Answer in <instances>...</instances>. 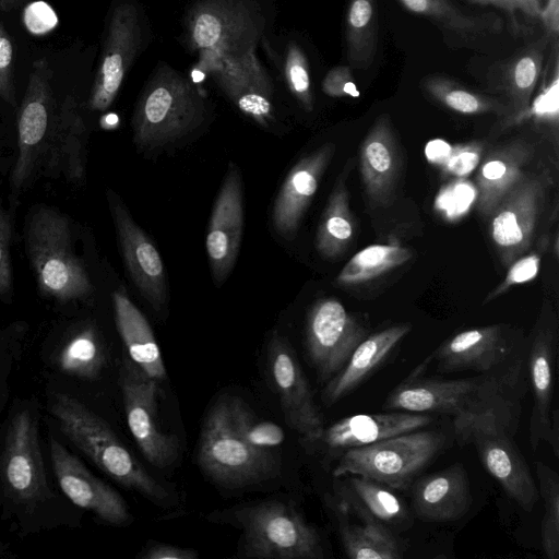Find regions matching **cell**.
Masks as SVG:
<instances>
[{"mask_svg":"<svg viewBox=\"0 0 559 559\" xmlns=\"http://www.w3.org/2000/svg\"><path fill=\"white\" fill-rule=\"evenodd\" d=\"M136 7L118 3L110 15L98 70L90 96L93 110L107 109L142 45V27Z\"/></svg>","mask_w":559,"mask_h":559,"instance_id":"2e32d148","label":"cell"},{"mask_svg":"<svg viewBox=\"0 0 559 559\" xmlns=\"http://www.w3.org/2000/svg\"><path fill=\"white\" fill-rule=\"evenodd\" d=\"M367 335L366 326L340 300H318L307 317L306 349L319 380L332 379Z\"/></svg>","mask_w":559,"mask_h":559,"instance_id":"8fae6325","label":"cell"},{"mask_svg":"<svg viewBox=\"0 0 559 559\" xmlns=\"http://www.w3.org/2000/svg\"><path fill=\"white\" fill-rule=\"evenodd\" d=\"M340 539L353 559H400L404 549L385 523L349 498L331 497Z\"/></svg>","mask_w":559,"mask_h":559,"instance_id":"7402d4cb","label":"cell"},{"mask_svg":"<svg viewBox=\"0 0 559 559\" xmlns=\"http://www.w3.org/2000/svg\"><path fill=\"white\" fill-rule=\"evenodd\" d=\"M535 472L544 503L542 547L548 559H559V476L543 462L535 463Z\"/></svg>","mask_w":559,"mask_h":559,"instance_id":"f35d334b","label":"cell"},{"mask_svg":"<svg viewBox=\"0 0 559 559\" xmlns=\"http://www.w3.org/2000/svg\"><path fill=\"white\" fill-rule=\"evenodd\" d=\"M85 126L72 97H67L56 122L47 164L60 169L71 180L84 173L83 147Z\"/></svg>","mask_w":559,"mask_h":559,"instance_id":"d6a6232c","label":"cell"},{"mask_svg":"<svg viewBox=\"0 0 559 559\" xmlns=\"http://www.w3.org/2000/svg\"><path fill=\"white\" fill-rule=\"evenodd\" d=\"M538 19L551 39H557L559 34V0H546L540 8Z\"/></svg>","mask_w":559,"mask_h":559,"instance_id":"f907efd6","label":"cell"},{"mask_svg":"<svg viewBox=\"0 0 559 559\" xmlns=\"http://www.w3.org/2000/svg\"><path fill=\"white\" fill-rule=\"evenodd\" d=\"M525 355L533 392L530 443L535 451L545 441L554 408L557 333L551 324L537 326Z\"/></svg>","mask_w":559,"mask_h":559,"instance_id":"d4e9b609","label":"cell"},{"mask_svg":"<svg viewBox=\"0 0 559 559\" xmlns=\"http://www.w3.org/2000/svg\"><path fill=\"white\" fill-rule=\"evenodd\" d=\"M227 405L233 428L251 447L271 450L285 440V432L278 425L258 418L243 400L229 397Z\"/></svg>","mask_w":559,"mask_h":559,"instance_id":"ab89813d","label":"cell"},{"mask_svg":"<svg viewBox=\"0 0 559 559\" xmlns=\"http://www.w3.org/2000/svg\"><path fill=\"white\" fill-rule=\"evenodd\" d=\"M432 354L386 396L383 408L453 416L455 432L473 418L493 413L519 421L523 373L480 376L454 380L426 378Z\"/></svg>","mask_w":559,"mask_h":559,"instance_id":"6da1fadb","label":"cell"},{"mask_svg":"<svg viewBox=\"0 0 559 559\" xmlns=\"http://www.w3.org/2000/svg\"><path fill=\"white\" fill-rule=\"evenodd\" d=\"M472 504L466 471L461 464L418 479L413 488L415 514L429 522H448L462 518Z\"/></svg>","mask_w":559,"mask_h":559,"instance_id":"484cf974","label":"cell"},{"mask_svg":"<svg viewBox=\"0 0 559 559\" xmlns=\"http://www.w3.org/2000/svg\"><path fill=\"white\" fill-rule=\"evenodd\" d=\"M24 23L27 29L36 35L45 34L58 23L55 11L46 2H33L24 11Z\"/></svg>","mask_w":559,"mask_h":559,"instance_id":"7dc6e473","label":"cell"},{"mask_svg":"<svg viewBox=\"0 0 559 559\" xmlns=\"http://www.w3.org/2000/svg\"><path fill=\"white\" fill-rule=\"evenodd\" d=\"M518 421L488 413L473 418L456 431L460 443L472 442L487 472L525 511H532L538 488L513 435Z\"/></svg>","mask_w":559,"mask_h":559,"instance_id":"ba28073f","label":"cell"},{"mask_svg":"<svg viewBox=\"0 0 559 559\" xmlns=\"http://www.w3.org/2000/svg\"><path fill=\"white\" fill-rule=\"evenodd\" d=\"M25 241L40 292L58 301L83 299L92 293L90 276L73 252L68 219L47 205L34 209Z\"/></svg>","mask_w":559,"mask_h":559,"instance_id":"3957f363","label":"cell"},{"mask_svg":"<svg viewBox=\"0 0 559 559\" xmlns=\"http://www.w3.org/2000/svg\"><path fill=\"white\" fill-rule=\"evenodd\" d=\"M444 443V435L436 430L400 433L343 452L336 459L333 476L357 474L391 489H405Z\"/></svg>","mask_w":559,"mask_h":559,"instance_id":"8992f818","label":"cell"},{"mask_svg":"<svg viewBox=\"0 0 559 559\" xmlns=\"http://www.w3.org/2000/svg\"><path fill=\"white\" fill-rule=\"evenodd\" d=\"M379 45L378 0H348L345 20L347 66L367 70L377 56Z\"/></svg>","mask_w":559,"mask_h":559,"instance_id":"1f68e13d","label":"cell"},{"mask_svg":"<svg viewBox=\"0 0 559 559\" xmlns=\"http://www.w3.org/2000/svg\"><path fill=\"white\" fill-rule=\"evenodd\" d=\"M401 166V155L390 117L383 114L366 134L359 151V168L365 191L376 205L392 198Z\"/></svg>","mask_w":559,"mask_h":559,"instance_id":"cb8c5ba5","label":"cell"},{"mask_svg":"<svg viewBox=\"0 0 559 559\" xmlns=\"http://www.w3.org/2000/svg\"><path fill=\"white\" fill-rule=\"evenodd\" d=\"M396 1L407 11L431 22L448 41L454 43V46L472 45L502 31L503 21L497 14L466 13L452 0Z\"/></svg>","mask_w":559,"mask_h":559,"instance_id":"f546056e","label":"cell"},{"mask_svg":"<svg viewBox=\"0 0 559 559\" xmlns=\"http://www.w3.org/2000/svg\"><path fill=\"white\" fill-rule=\"evenodd\" d=\"M49 412L63 435L108 476L156 504L169 502L166 488L140 465L103 418L63 393L52 396Z\"/></svg>","mask_w":559,"mask_h":559,"instance_id":"7a4b0ae2","label":"cell"},{"mask_svg":"<svg viewBox=\"0 0 559 559\" xmlns=\"http://www.w3.org/2000/svg\"><path fill=\"white\" fill-rule=\"evenodd\" d=\"M267 368L288 427L301 441L314 438L324 427L322 415L293 347L277 331L269 341Z\"/></svg>","mask_w":559,"mask_h":559,"instance_id":"5bb4252c","label":"cell"},{"mask_svg":"<svg viewBox=\"0 0 559 559\" xmlns=\"http://www.w3.org/2000/svg\"><path fill=\"white\" fill-rule=\"evenodd\" d=\"M258 11L248 0H203L188 16V38L212 57H236L259 36Z\"/></svg>","mask_w":559,"mask_h":559,"instance_id":"9c48e42d","label":"cell"},{"mask_svg":"<svg viewBox=\"0 0 559 559\" xmlns=\"http://www.w3.org/2000/svg\"><path fill=\"white\" fill-rule=\"evenodd\" d=\"M0 465L3 487L17 502L31 503L45 498L48 486L37 419L29 411H21L10 420Z\"/></svg>","mask_w":559,"mask_h":559,"instance_id":"9a60e30c","label":"cell"},{"mask_svg":"<svg viewBox=\"0 0 559 559\" xmlns=\"http://www.w3.org/2000/svg\"><path fill=\"white\" fill-rule=\"evenodd\" d=\"M204 99L191 82L168 67L156 70L134 111L133 139L154 148L195 129L204 119Z\"/></svg>","mask_w":559,"mask_h":559,"instance_id":"277c9868","label":"cell"},{"mask_svg":"<svg viewBox=\"0 0 559 559\" xmlns=\"http://www.w3.org/2000/svg\"><path fill=\"white\" fill-rule=\"evenodd\" d=\"M335 146L325 143L302 157L288 173L275 199L272 221L282 236H293L316 194Z\"/></svg>","mask_w":559,"mask_h":559,"instance_id":"603a6c76","label":"cell"},{"mask_svg":"<svg viewBox=\"0 0 559 559\" xmlns=\"http://www.w3.org/2000/svg\"><path fill=\"white\" fill-rule=\"evenodd\" d=\"M243 551L250 558L322 559L324 549L317 530L292 506L270 500L239 509Z\"/></svg>","mask_w":559,"mask_h":559,"instance_id":"52a82bcc","label":"cell"},{"mask_svg":"<svg viewBox=\"0 0 559 559\" xmlns=\"http://www.w3.org/2000/svg\"><path fill=\"white\" fill-rule=\"evenodd\" d=\"M421 88L439 104L462 115H510L507 103L469 90L443 74L433 73L425 76Z\"/></svg>","mask_w":559,"mask_h":559,"instance_id":"d590c367","label":"cell"},{"mask_svg":"<svg viewBox=\"0 0 559 559\" xmlns=\"http://www.w3.org/2000/svg\"><path fill=\"white\" fill-rule=\"evenodd\" d=\"M432 417L425 413L391 411L378 414H359L342 418L312 439L301 441L312 452L336 460L343 452L373 442L421 429Z\"/></svg>","mask_w":559,"mask_h":559,"instance_id":"e0dca14e","label":"cell"},{"mask_svg":"<svg viewBox=\"0 0 559 559\" xmlns=\"http://www.w3.org/2000/svg\"><path fill=\"white\" fill-rule=\"evenodd\" d=\"M12 236V221L10 214L3 209L0 200V295H7L12 289V271L10 245Z\"/></svg>","mask_w":559,"mask_h":559,"instance_id":"ee69618b","label":"cell"},{"mask_svg":"<svg viewBox=\"0 0 559 559\" xmlns=\"http://www.w3.org/2000/svg\"><path fill=\"white\" fill-rule=\"evenodd\" d=\"M334 485V492L352 499L385 524L401 523L407 512L390 487L371 478L346 474Z\"/></svg>","mask_w":559,"mask_h":559,"instance_id":"e575fe53","label":"cell"},{"mask_svg":"<svg viewBox=\"0 0 559 559\" xmlns=\"http://www.w3.org/2000/svg\"><path fill=\"white\" fill-rule=\"evenodd\" d=\"M56 365L66 374L95 379L102 371L106 356L103 343L93 326H84L71 334L56 354Z\"/></svg>","mask_w":559,"mask_h":559,"instance_id":"8d00e7d4","label":"cell"},{"mask_svg":"<svg viewBox=\"0 0 559 559\" xmlns=\"http://www.w3.org/2000/svg\"><path fill=\"white\" fill-rule=\"evenodd\" d=\"M442 372L523 373L525 354L500 324L472 328L445 340L432 354Z\"/></svg>","mask_w":559,"mask_h":559,"instance_id":"7c38bea8","label":"cell"},{"mask_svg":"<svg viewBox=\"0 0 559 559\" xmlns=\"http://www.w3.org/2000/svg\"><path fill=\"white\" fill-rule=\"evenodd\" d=\"M352 71L349 66L334 67L326 73L322 91L331 97H359Z\"/></svg>","mask_w":559,"mask_h":559,"instance_id":"bcb514c9","label":"cell"},{"mask_svg":"<svg viewBox=\"0 0 559 559\" xmlns=\"http://www.w3.org/2000/svg\"><path fill=\"white\" fill-rule=\"evenodd\" d=\"M540 258L535 253L518 258L509 265L503 281L486 296L484 304L506 294L512 286L534 280L539 271Z\"/></svg>","mask_w":559,"mask_h":559,"instance_id":"b9f144b4","label":"cell"},{"mask_svg":"<svg viewBox=\"0 0 559 559\" xmlns=\"http://www.w3.org/2000/svg\"><path fill=\"white\" fill-rule=\"evenodd\" d=\"M545 441L549 444L556 457L559 456V411L552 408L550 424L546 433Z\"/></svg>","mask_w":559,"mask_h":559,"instance_id":"816d5d0a","label":"cell"},{"mask_svg":"<svg viewBox=\"0 0 559 559\" xmlns=\"http://www.w3.org/2000/svg\"><path fill=\"white\" fill-rule=\"evenodd\" d=\"M533 157V147L514 140L491 150L481 159L476 176V206L490 216L503 197L526 175L525 167Z\"/></svg>","mask_w":559,"mask_h":559,"instance_id":"4316f807","label":"cell"},{"mask_svg":"<svg viewBox=\"0 0 559 559\" xmlns=\"http://www.w3.org/2000/svg\"><path fill=\"white\" fill-rule=\"evenodd\" d=\"M12 61V41L3 24L0 22V99L14 105Z\"/></svg>","mask_w":559,"mask_h":559,"instance_id":"f6af8a7d","label":"cell"},{"mask_svg":"<svg viewBox=\"0 0 559 559\" xmlns=\"http://www.w3.org/2000/svg\"><path fill=\"white\" fill-rule=\"evenodd\" d=\"M285 73L294 96L307 111H311L313 108V99L308 62L302 50L296 44H290L288 47Z\"/></svg>","mask_w":559,"mask_h":559,"instance_id":"60d3db41","label":"cell"},{"mask_svg":"<svg viewBox=\"0 0 559 559\" xmlns=\"http://www.w3.org/2000/svg\"><path fill=\"white\" fill-rule=\"evenodd\" d=\"M198 462L215 483L226 487H243L270 478L278 469L271 450L248 444L233 428L227 399L210 409L203 423Z\"/></svg>","mask_w":559,"mask_h":559,"instance_id":"5b68a950","label":"cell"},{"mask_svg":"<svg viewBox=\"0 0 559 559\" xmlns=\"http://www.w3.org/2000/svg\"><path fill=\"white\" fill-rule=\"evenodd\" d=\"M451 148L452 147L448 143L437 140L430 142L427 145L426 154L431 162H436L442 165L448 158Z\"/></svg>","mask_w":559,"mask_h":559,"instance_id":"f5cc1de1","label":"cell"},{"mask_svg":"<svg viewBox=\"0 0 559 559\" xmlns=\"http://www.w3.org/2000/svg\"><path fill=\"white\" fill-rule=\"evenodd\" d=\"M119 382L128 427L142 454L158 468L169 467L180 454V441L157 425L159 382L143 373L130 358L122 361Z\"/></svg>","mask_w":559,"mask_h":559,"instance_id":"30bf717a","label":"cell"},{"mask_svg":"<svg viewBox=\"0 0 559 559\" xmlns=\"http://www.w3.org/2000/svg\"><path fill=\"white\" fill-rule=\"evenodd\" d=\"M50 457L60 488L74 504L112 525H124L132 520L121 495L95 477L53 438H50Z\"/></svg>","mask_w":559,"mask_h":559,"instance_id":"ac0fdd59","label":"cell"},{"mask_svg":"<svg viewBox=\"0 0 559 559\" xmlns=\"http://www.w3.org/2000/svg\"><path fill=\"white\" fill-rule=\"evenodd\" d=\"M330 194L316 236V248L328 259L341 255L353 241L356 222L349 207L345 169Z\"/></svg>","mask_w":559,"mask_h":559,"instance_id":"836d02e7","label":"cell"},{"mask_svg":"<svg viewBox=\"0 0 559 559\" xmlns=\"http://www.w3.org/2000/svg\"><path fill=\"white\" fill-rule=\"evenodd\" d=\"M523 2L526 4L528 9L530 17L538 19L542 8L539 0H523Z\"/></svg>","mask_w":559,"mask_h":559,"instance_id":"db71d44e","label":"cell"},{"mask_svg":"<svg viewBox=\"0 0 559 559\" xmlns=\"http://www.w3.org/2000/svg\"><path fill=\"white\" fill-rule=\"evenodd\" d=\"M51 71L45 59L33 63L28 84L17 117V157L11 182L19 192L29 178L41 150L49 123Z\"/></svg>","mask_w":559,"mask_h":559,"instance_id":"d6986e66","label":"cell"},{"mask_svg":"<svg viewBox=\"0 0 559 559\" xmlns=\"http://www.w3.org/2000/svg\"><path fill=\"white\" fill-rule=\"evenodd\" d=\"M411 329L409 324L402 323L367 335L354 349L343 368L328 381L322 391V401L326 405H333L356 390L384 364Z\"/></svg>","mask_w":559,"mask_h":559,"instance_id":"83f0119b","label":"cell"},{"mask_svg":"<svg viewBox=\"0 0 559 559\" xmlns=\"http://www.w3.org/2000/svg\"><path fill=\"white\" fill-rule=\"evenodd\" d=\"M412 251L397 245H371L358 251L336 277L337 285L354 286L371 281L406 263Z\"/></svg>","mask_w":559,"mask_h":559,"instance_id":"74e56055","label":"cell"},{"mask_svg":"<svg viewBox=\"0 0 559 559\" xmlns=\"http://www.w3.org/2000/svg\"><path fill=\"white\" fill-rule=\"evenodd\" d=\"M112 305L116 326L129 358L147 377L163 381L166 378L165 365L146 318L122 288L114 292Z\"/></svg>","mask_w":559,"mask_h":559,"instance_id":"4dcf8cb0","label":"cell"},{"mask_svg":"<svg viewBox=\"0 0 559 559\" xmlns=\"http://www.w3.org/2000/svg\"><path fill=\"white\" fill-rule=\"evenodd\" d=\"M548 185L546 175L526 174L490 214V236L504 265L530 248Z\"/></svg>","mask_w":559,"mask_h":559,"instance_id":"4fadbf2b","label":"cell"},{"mask_svg":"<svg viewBox=\"0 0 559 559\" xmlns=\"http://www.w3.org/2000/svg\"><path fill=\"white\" fill-rule=\"evenodd\" d=\"M484 145L478 142L456 145L442 164L443 171L452 177L461 178L473 171L480 163Z\"/></svg>","mask_w":559,"mask_h":559,"instance_id":"7bdbcfd3","label":"cell"},{"mask_svg":"<svg viewBox=\"0 0 559 559\" xmlns=\"http://www.w3.org/2000/svg\"><path fill=\"white\" fill-rule=\"evenodd\" d=\"M197 557L198 552L193 549L165 544L152 546L144 555L145 559H194Z\"/></svg>","mask_w":559,"mask_h":559,"instance_id":"c3c4849f","label":"cell"},{"mask_svg":"<svg viewBox=\"0 0 559 559\" xmlns=\"http://www.w3.org/2000/svg\"><path fill=\"white\" fill-rule=\"evenodd\" d=\"M126 267L146 300L159 311L166 300V276L162 258L123 204L108 194Z\"/></svg>","mask_w":559,"mask_h":559,"instance_id":"44dd1931","label":"cell"},{"mask_svg":"<svg viewBox=\"0 0 559 559\" xmlns=\"http://www.w3.org/2000/svg\"><path fill=\"white\" fill-rule=\"evenodd\" d=\"M551 38L544 34L490 69V76L504 97L511 117H522L531 107V98L539 80Z\"/></svg>","mask_w":559,"mask_h":559,"instance_id":"f1b7e54d","label":"cell"},{"mask_svg":"<svg viewBox=\"0 0 559 559\" xmlns=\"http://www.w3.org/2000/svg\"><path fill=\"white\" fill-rule=\"evenodd\" d=\"M242 225V180L239 169L230 163L213 206L205 239L212 274L217 282L224 281L235 264Z\"/></svg>","mask_w":559,"mask_h":559,"instance_id":"ffe728a7","label":"cell"},{"mask_svg":"<svg viewBox=\"0 0 559 559\" xmlns=\"http://www.w3.org/2000/svg\"><path fill=\"white\" fill-rule=\"evenodd\" d=\"M23 1L24 0H0V8L4 11H9L21 4Z\"/></svg>","mask_w":559,"mask_h":559,"instance_id":"11a10c76","label":"cell"},{"mask_svg":"<svg viewBox=\"0 0 559 559\" xmlns=\"http://www.w3.org/2000/svg\"><path fill=\"white\" fill-rule=\"evenodd\" d=\"M471 3L483 4V5H493L498 9L503 10L510 19V22L515 31L519 29V21L516 19V13L522 12L530 16L528 9L523 0H466Z\"/></svg>","mask_w":559,"mask_h":559,"instance_id":"681fc988","label":"cell"}]
</instances>
